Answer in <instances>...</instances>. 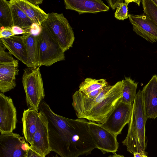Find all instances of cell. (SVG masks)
I'll use <instances>...</instances> for the list:
<instances>
[{"instance_id": "obj_9", "label": "cell", "mask_w": 157, "mask_h": 157, "mask_svg": "<svg viewBox=\"0 0 157 157\" xmlns=\"http://www.w3.org/2000/svg\"><path fill=\"white\" fill-rule=\"evenodd\" d=\"M132 106L121 101L100 125L117 136L121 134L123 128L130 122Z\"/></svg>"}, {"instance_id": "obj_17", "label": "cell", "mask_w": 157, "mask_h": 157, "mask_svg": "<svg viewBox=\"0 0 157 157\" xmlns=\"http://www.w3.org/2000/svg\"><path fill=\"white\" fill-rule=\"evenodd\" d=\"M39 112L35 109L29 108L24 110L21 120L23 134L26 141L31 145L37 127Z\"/></svg>"}, {"instance_id": "obj_3", "label": "cell", "mask_w": 157, "mask_h": 157, "mask_svg": "<svg viewBox=\"0 0 157 157\" xmlns=\"http://www.w3.org/2000/svg\"><path fill=\"white\" fill-rule=\"evenodd\" d=\"M147 120L141 98L135 99L132 106L130 120L127 136L122 141L131 154L139 152L146 155L145 150L147 140L145 135V125Z\"/></svg>"}, {"instance_id": "obj_34", "label": "cell", "mask_w": 157, "mask_h": 157, "mask_svg": "<svg viewBox=\"0 0 157 157\" xmlns=\"http://www.w3.org/2000/svg\"><path fill=\"white\" fill-rule=\"evenodd\" d=\"M108 157H125L124 156L117 154L116 153H113L112 155H110Z\"/></svg>"}, {"instance_id": "obj_23", "label": "cell", "mask_w": 157, "mask_h": 157, "mask_svg": "<svg viewBox=\"0 0 157 157\" xmlns=\"http://www.w3.org/2000/svg\"><path fill=\"white\" fill-rule=\"evenodd\" d=\"M0 26L10 27L13 26L10 4L9 1L0 0Z\"/></svg>"}, {"instance_id": "obj_10", "label": "cell", "mask_w": 157, "mask_h": 157, "mask_svg": "<svg viewBox=\"0 0 157 157\" xmlns=\"http://www.w3.org/2000/svg\"><path fill=\"white\" fill-rule=\"evenodd\" d=\"M17 121V111L12 99L0 93V132L1 134L13 132Z\"/></svg>"}, {"instance_id": "obj_22", "label": "cell", "mask_w": 157, "mask_h": 157, "mask_svg": "<svg viewBox=\"0 0 157 157\" xmlns=\"http://www.w3.org/2000/svg\"><path fill=\"white\" fill-rule=\"evenodd\" d=\"M108 84L105 79H96L87 78L80 84L78 90L87 95Z\"/></svg>"}, {"instance_id": "obj_11", "label": "cell", "mask_w": 157, "mask_h": 157, "mask_svg": "<svg viewBox=\"0 0 157 157\" xmlns=\"http://www.w3.org/2000/svg\"><path fill=\"white\" fill-rule=\"evenodd\" d=\"M133 30L138 35L152 43L157 42V26L144 13L128 14Z\"/></svg>"}, {"instance_id": "obj_33", "label": "cell", "mask_w": 157, "mask_h": 157, "mask_svg": "<svg viewBox=\"0 0 157 157\" xmlns=\"http://www.w3.org/2000/svg\"><path fill=\"white\" fill-rule=\"evenodd\" d=\"M133 155L134 157H148L147 155L139 152H135Z\"/></svg>"}, {"instance_id": "obj_4", "label": "cell", "mask_w": 157, "mask_h": 157, "mask_svg": "<svg viewBox=\"0 0 157 157\" xmlns=\"http://www.w3.org/2000/svg\"><path fill=\"white\" fill-rule=\"evenodd\" d=\"M37 35L38 66H50L58 61L64 60L63 51L42 23Z\"/></svg>"}, {"instance_id": "obj_13", "label": "cell", "mask_w": 157, "mask_h": 157, "mask_svg": "<svg viewBox=\"0 0 157 157\" xmlns=\"http://www.w3.org/2000/svg\"><path fill=\"white\" fill-rule=\"evenodd\" d=\"M146 119L157 117V75H153L141 90Z\"/></svg>"}, {"instance_id": "obj_32", "label": "cell", "mask_w": 157, "mask_h": 157, "mask_svg": "<svg viewBox=\"0 0 157 157\" xmlns=\"http://www.w3.org/2000/svg\"><path fill=\"white\" fill-rule=\"evenodd\" d=\"M27 1L31 4L36 6L41 4L43 1V0H27Z\"/></svg>"}, {"instance_id": "obj_1", "label": "cell", "mask_w": 157, "mask_h": 157, "mask_svg": "<svg viewBox=\"0 0 157 157\" xmlns=\"http://www.w3.org/2000/svg\"><path fill=\"white\" fill-rule=\"evenodd\" d=\"M85 119H70L69 126L61 131L48 129L51 151L61 157H78L88 155L97 147L89 132Z\"/></svg>"}, {"instance_id": "obj_6", "label": "cell", "mask_w": 157, "mask_h": 157, "mask_svg": "<svg viewBox=\"0 0 157 157\" xmlns=\"http://www.w3.org/2000/svg\"><path fill=\"white\" fill-rule=\"evenodd\" d=\"M22 82L29 108L39 111L40 103L45 97L40 67H28L24 70Z\"/></svg>"}, {"instance_id": "obj_36", "label": "cell", "mask_w": 157, "mask_h": 157, "mask_svg": "<svg viewBox=\"0 0 157 157\" xmlns=\"http://www.w3.org/2000/svg\"><path fill=\"white\" fill-rule=\"evenodd\" d=\"M54 157H58V156L57 155H56V156H55Z\"/></svg>"}, {"instance_id": "obj_20", "label": "cell", "mask_w": 157, "mask_h": 157, "mask_svg": "<svg viewBox=\"0 0 157 157\" xmlns=\"http://www.w3.org/2000/svg\"><path fill=\"white\" fill-rule=\"evenodd\" d=\"M122 95L121 101L133 105L136 95L138 83L130 77H125L122 81Z\"/></svg>"}, {"instance_id": "obj_2", "label": "cell", "mask_w": 157, "mask_h": 157, "mask_svg": "<svg viewBox=\"0 0 157 157\" xmlns=\"http://www.w3.org/2000/svg\"><path fill=\"white\" fill-rule=\"evenodd\" d=\"M122 81L108 84L97 96L90 98L76 91L72 96V106L78 118L87 119L98 124L103 123L121 102Z\"/></svg>"}, {"instance_id": "obj_7", "label": "cell", "mask_w": 157, "mask_h": 157, "mask_svg": "<svg viewBox=\"0 0 157 157\" xmlns=\"http://www.w3.org/2000/svg\"><path fill=\"white\" fill-rule=\"evenodd\" d=\"M88 129L93 141L103 154L115 153L119 147L117 136L101 126L90 121L87 122Z\"/></svg>"}, {"instance_id": "obj_21", "label": "cell", "mask_w": 157, "mask_h": 157, "mask_svg": "<svg viewBox=\"0 0 157 157\" xmlns=\"http://www.w3.org/2000/svg\"><path fill=\"white\" fill-rule=\"evenodd\" d=\"M12 15L13 26L24 29H31L33 23L32 21L17 6L9 1Z\"/></svg>"}, {"instance_id": "obj_8", "label": "cell", "mask_w": 157, "mask_h": 157, "mask_svg": "<svg viewBox=\"0 0 157 157\" xmlns=\"http://www.w3.org/2000/svg\"><path fill=\"white\" fill-rule=\"evenodd\" d=\"M24 137L13 132L0 134V157H27L30 146Z\"/></svg>"}, {"instance_id": "obj_26", "label": "cell", "mask_w": 157, "mask_h": 157, "mask_svg": "<svg viewBox=\"0 0 157 157\" xmlns=\"http://www.w3.org/2000/svg\"><path fill=\"white\" fill-rule=\"evenodd\" d=\"M6 48L0 40V63H10L16 60L9 52L5 51Z\"/></svg>"}, {"instance_id": "obj_24", "label": "cell", "mask_w": 157, "mask_h": 157, "mask_svg": "<svg viewBox=\"0 0 157 157\" xmlns=\"http://www.w3.org/2000/svg\"><path fill=\"white\" fill-rule=\"evenodd\" d=\"M144 13L157 26V6L151 0L142 1Z\"/></svg>"}, {"instance_id": "obj_14", "label": "cell", "mask_w": 157, "mask_h": 157, "mask_svg": "<svg viewBox=\"0 0 157 157\" xmlns=\"http://www.w3.org/2000/svg\"><path fill=\"white\" fill-rule=\"evenodd\" d=\"M66 9L75 10L80 15L107 11L109 8L101 0H65Z\"/></svg>"}, {"instance_id": "obj_5", "label": "cell", "mask_w": 157, "mask_h": 157, "mask_svg": "<svg viewBox=\"0 0 157 157\" xmlns=\"http://www.w3.org/2000/svg\"><path fill=\"white\" fill-rule=\"evenodd\" d=\"M64 52L72 47L75 37L72 29L63 13H48L42 22Z\"/></svg>"}, {"instance_id": "obj_19", "label": "cell", "mask_w": 157, "mask_h": 157, "mask_svg": "<svg viewBox=\"0 0 157 157\" xmlns=\"http://www.w3.org/2000/svg\"><path fill=\"white\" fill-rule=\"evenodd\" d=\"M25 43L27 53L28 67H36L38 66L37 35L32 33L22 36Z\"/></svg>"}, {"instance_id": "obj_25", "label": "cell", "mask_w": 157, "mask_h": 157, "mask_svg": "<svg viewBox=\"0 0 157 157\" xmlns=\"http://www.w3.org/2000/svg\"><path fill=\"white\" fill-rule=\"evenodd\" d=\"M119 3L116 7V10L114 14L115 17L118 20H123L128 17V4L130 2H134L140 6V0H125Z\"/></svg>"}, {"instance_id": "obj_16", "label": "cell", "mask_w": 157, "mask_h": 157, "mask_svg": "<svg viewBox=\"0 0 157 157\" xmlns=\"http://www.w3.org/2000/svg\"><path fill=\"white\" fill-rule=\"evenodd\" d=\"M0 40L11 55L27 65V53L24 40L22 36L13 35L7 38H0Z\"/></svg>"}, {"instance_id": "obj_27", "label": "cell", "mask_w": 157, "mask_h": 157, "mask_svg": "<svg viewBox=\"0 0 157 157\" xmlns=\"http://www.w3.org/2000/svg\"><path fill=\"white\" fill-rule=\"evenodd\" d=\"M14 35L13 33L12 28L1 27L0 32V38H7Z\"/></svg>"}, {"instance_id": "obj_35", "label": "cell", "mask_w": 157, "mask_h": 157, "mask_svg": "<svg viewBox=\"0 0 157 157\" xmlns=\"http://www.w3.org/2000/svg\"><path fill=\"white\" fill-rule=\"evenodd\" d=\"M152 2L157 6V0H151Z\"/></svg>"}, {"instance_id": "obj_29", "label": "cell", "mask_w": 157, "mask_h": 157, "mask_svg": "<svg viewBox=\"0 0 157 157\" xmlns=\"http://www.w3.org/2000/svg\"><path fill=\"white\" fill-rule=\"evenodd\" d=\"M27 157H44L39 154L33 149L29 148L27 152Z\"/></svg>"}, {"instance_id": "obj_12", "label": "cell", "mask_w": 157, "mask_h": 157, "mask_svg": "<svg viewBox=\"0 0 157 157\" xmlns=\"http://www.w3.org/2000/svg\"><path fill=\"white\" fill-rule=\"evenodd\" d=\"M39 112L37 127L30 147L45 157L51 151L49 140L48 122L44 114L40 111Z\"/></svg>"}, {"instance_id": "obj_31", "label": "cell", "mask_w": 157, "mask_h": 157, "mask_svg": "<svg viewBox=\"0 0 157 157\" xmlns=\"http://www.w3.org/2000/svg\"><path fill=\"white\" fill-rule=\"evenodd\" d=\"M109 5L111 7L113 10H114L120 3L123 1L122 0H106Z\"/></svg>"}, {"instance_id": "obj_30", "label": "cell", "mask_w": 157, "mask_h": 157, "mask_svg": "<svg viewBox=\"0 0 157 157\" xmlns=\"http://www.w3.org/2000/svg\"><path fill=\"white\" fill-rule=\"evenodd\" d=\"M105 87L98 89L89 93L87 95H86L87 97L90 98H92L95 97L99 95L101 92L103 90Z\"/></svg>"}, {"instance_id": "obj_18", "label": "cell", "mask_w": 157, "mask_h": 157, "mask_svg": "<svg viewBox=\"0 0 157 157\" xmlns=\"http://www.w3.org/2000/svg\"><path fill=\"white\" fill-rule=\"evenodd\" d=\"M21 9L32 21L33 23L40 25L47 18L48 14L46 13L38 6L29 2L27 0H11Z\"/></svg>"}, {"instance_id": "obj_28", "label": "cell", "mask_w": 157, "mask_h": 157, "mask_svg": "<svg viewBox=\"0 0 157 157\" xmlns=\"http://www.w3.org/2000/svg\"><path fill=\"white\" fill-rule=\"evenodd\" d=\"M12 32L14 35L23 34L31 33V29H24L17 26H13L12 28Z\"/></svg>"}, {"instance_id": "obj_15", "label": "cell", "mask_w": 157, "mask_h": 157, "mask_svg": "<svg viewBox=\"0 0 157 157\" xmlns=\"http://www.w3.org/2000/svg\"><path fill=\"white\" fill-rule=\"evenodd\" d=\"M18 61L0 63V91L3 93L15 87L16 76L18 74Z\"/></svg>"}]
</instances>
